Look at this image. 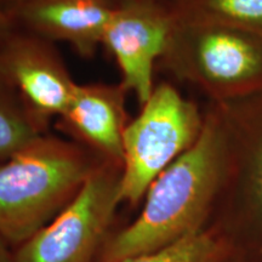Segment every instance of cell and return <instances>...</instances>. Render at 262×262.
<instances>
[{
	"instance_id": "1",
	"label": "cell",
	"mask_w": 262,
	"mask_h": 262,
	"mask_svg": "<svg viewBox=\"0 0 262 262\" xmlns=\"http://www.w3.org/2000/svg\"><path fill=\"white\" fill-rule=\"evenodd\" d=\"M224 135L219 120L206 118L194 145L149 186L139 217L108 243L104 262L158 251L199 231L220 182Z\"/></svg>"
},
{
	"instance_id": "2",
	"label": "cell",
	"mask_w": 262,
	"mask_h": 262,
	"mask_svg": "<svg viewBox=\"0 0 262 262\" xmlns=\"http://www.w3.org/2000/svg\"><path fill=\"white\" fill-rule=\"evenodd\" d=\"M72 140L45 133L0 163V235L24 244L75 198L100 162Z\"/></svg>"
},
{
	"instance_id": "3",
	"label": "cell",
	"mask_w": 262,
	"mask_h": 262,
	"mask_svg": "<svg viewBox=\"0 0 262 262\" xmlns=\"http://www.w3.org/2000/svg\"><path fill=\"white\" fill-rule=\"evenodd\" d=\"M204 120L169 84L155 86L123 136L120 203L135 205L169 165L194 145Z\"/></svg>"
},
{
	"instance_id": "4",
	"label": "cell",
	"mask_w": 262,
	"mask_h": 262,
	"mask_svg": "<svg viewBox=\"0 0 262 262\" xmlns=\"http://www.w3.org/2000/svg\"><path fill=\"white\" fill-rule=\"evenodd\" d=\"M122 164L101 160L75 198L21 244L12 262H90L118 204Z\"/></svg>"
},
{
	"instance_id": "5",
	"label": "cell",
	"mask_w": 262,
	"mask_h": 262,
	"mask_svg": "<svg viewBox=\"0 0 262 262\" xmlns=\"http://www.w3.org/2000/svg\"><path fill=\"white\" fill-rule=\"evenodd\" d=\"M0 77L47 129L77 86L51 41L16 28L0 41Z\"/></svg>"
},
{
	"instance_id": "6",
	"label": "cell",
	"mask_w": 262,
	"mask_h": 262,
	"mask_svg": "<svg viewBox=\"0 0 262 262\" xmlns=\"http://www.w3.org/2000/svg\"><path fill=\"white\" fill-rule=\"evenodd\" d=\"M176 11L162 0L123 3L114 10L103 33L102 47L117 62L120 84L135 95L142 106L150 97L155 63L168 48Z\"/></svg>"
},
{
	"instance_id": "7",
	"label": "cell",
	"mask_w": 262,
	"mask_h": 262,
	"mask_svg": "<svg viewBox=\"0 0 262 262\" xmlns=\"http://www.w3.org/2000/svg\"><path fill=\"white\" fill-rule=\"evenodd\" d=\"M118 5L112 0H22L8 17L14 28L51 42H67L88 58L102 47L103 33Z\"/></svg>"
},
{
	"instance_id": "8",
	"label": "cell",
	"mask_w": 262,
	"mask_h": 262,
	"mask_svg": "<svg viewBox=\"0 0 262 262\" xmlns=\"http://www.w3.org/2000/svg\"><path fill=\"white\" fill-rule=\"evenodd\" d=\"M122 84H77L71 102L56 119V127L102 160L120 163L129 118Z\"/></svg>"
},
{
	"instance_id": "9",
	"label": "cell",
	"mask_w": 262,
	"mask_h": 262,
	"mask_svg": "<svg viewBox=\"0 0 262 262\" xmlns=\"http://www.w3.org/2000/svg\"><path fill=\"white\" fill-rule=\"evenodd\" d=\"M191 34L187 41L189 63L202 79L225 84L256 71L257 54L243 39L215 28H201Z\"/></svg>"
},
{
	"instance_id": "10",
	"label": "cell",
	"mask_w": 262,
	"mask_h": 262,
	"mask_svg": "<svg viewBox=\"0 0 262 262\" xmlns=\"http://www.w3.org/2000/svg\"><path fill=\"white\" fill-rule=\"evenodd\" d=\"M45 133L47 127L0 77V163Z\"/></svg>"
},
{
	"instance_id": "11",
	"label": "cell",
	"mask_w": 262,
	"mask_h": 262,
	"mask_svg": "<svg viewBox=\"0 0 262 262\" xmlns=\"http://www.w3.org/2000/svg\"><path fill=\"white\" fill-rule=\"evenodd\" d=\"M176 12L202 22H262V0H179Z\"/></svg>"
},
{
	"instance_id": "12",
	"label": "cell",
	"mask_w": 262,
	"mask_h": 262,
	"mask_svg": "<svg viewBox=\"0 0 262 262\" xmlns=\"http://www.w3.org/2000/svg\"><path fill=\"white\" fill-rule=\"evenodd\" d=\"M220 245L210 234L198 231L169 247L120 262H217Z\"/></svg>"
},
{
	"instance_id": "13",
	"label": "cell",
	"mask_w": 262,
	"mask_h": 262,
	"mask_svg": "<svg viewBox=\"0 0 262 262\" xmlns=\"http://www.w3.org/2000/svg\"><path fill=\"white\" fill-rule=\"evenodd\" d=\"M12 29H14V27H12L11 21H10L8 16L5 15V12L0 9V41H2Z\"/></svg>"
},
{
	"instance_id": "14",
	"label": "cell",
	"mask_w": 262,
	"mask_h": 262,
	"mask_svg": "<svg viewBox=\"0 0 262 262\" xmlns=\"http://www.w3.org/2000/svg\"><path fill=\"white\" fill-rule=\"evenodd\" d=\"M0 262H12L11 255L6 249V242L0 235Z\"/></svg>"
},
{
	"instance_id": "15",
	"label": "cell",
	"mask_w": 262,
	"mask_h": 262,
	"mask_svg": "<svg viewBox=\"0 0 262 262\" xmlns=\"http://www.w3.org/2000/svg\"><path fill=\"white\" fill-rule=\"evenodd\" d=\"M21 2L22 0H0V9L5 12L6 16H8L9 12Z\"/></svg>"
},
{
	"instance_id": "16",
	"label": "cell",
	"mask_w": 262,
	"mask_h": 262,
	"mask_svg": "<svg viewBox=\"0 0 262 262\" xmlns=\"http://www.w3.org/2000/svg\"><path fill=\"white\" fill-rule=\"evenodd\" d=\"M116 4H123V3H130V2H137V0H112Z\"/></svg>"
}]
</instances>
